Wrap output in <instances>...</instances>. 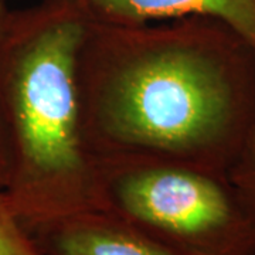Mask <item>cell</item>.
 Segmentation results:
<instances>
[{
    "label": "cell",
    "mask_w": 255,
    "mask_h": 255,
    "mask_svg": "<svg viewBox=\"0 0 255 255\" xmlns=\"http://www.w3.org/2000/svg\"><path fill=\"white\" fill-rule=\"evenodd\" d=\"M44 255H180L105 209H87L26 228Z\"/></svg>",
    "instance_id": "obj_4"
},
{
    "label": "cell",
    "mask_w": 255,
    "mask_h": 255,
    "mask_svg": "<svg viewBox=\"0 0 255 255\" xmlns=\"http://www.w3.org/2000/svg\"><path fill=\"white\" fill-rule=\"evenodd\" d=\"M0 255H44L18 219L4 190H0Z\"/></svg>",
    "instance_id": "obj_6"
},
{
    "label": "cell",
    "mask_w": 255,
    "mask_h": 255,
    "mask_svg": "<svg viewBox=\"0 0 255 255\" xmlns=\"http://www.w3.org/2000/svg\"><path fill=\"white\" fill-rule=\"evenodd\" d=\"M11 176V149L9 132L0 101V190H6Z\"/></svg>",
    "instance_id": "obj_8"
},
{
    "label": "cell",
    "mask_w": 255,
    "mask_h": 255,
    "mask_svg": "<svg viewBox=\"0 0 255 255\" xmlns=\"http://www.w3.org/2000/svg\"><path fill=\"white\" fill-rule=\"evenodd\" d=\"M228 176L255 220V122Z\"/></svg>",
    "instance_id": "obj_7"
},
{
    "label": "cell",
    "mask_w": 255,
    "mask_h": 255,
    "mask_svg": "<svg viewBox=\"0 0 255 255\" xmlns=\"http://www.w3.org/2000/svg\"><path fill=\"white\" fill-rule=\"evenodd\" d=\"M87 23L137 26L204 16L220 20L255 47V0H68Z\"/></svg>",
    "instance_id": "obj_5"
},
{
    "label": "cell",
    "mask_w": 255,
    "mask_h": 255,
    "mask_svg": "<svg viewBox=\"0 0 255 255\" xmlns=\"http://www.w3.org/2000/svg\"><path fill=\"white\" fill-rule=\"evenodd\" d=\"M98 207L180 255H255V220L227 172L152 160L94 162Z\"/></svg>",
    "instance_id": "obj_3"
},
{
    "label": "cell",
    "mask_w": 255,
    "mask_h": 255,
    "mask_svg": "<svg viewBox=\"0 0 255 255\" xmlns=\"http://www.w3.org/2000/svg\"><path fill=\"white\" fill-rule=\"evenodd\" d=\"M78 91L92 162L152 160L228 173L255 122V47L204 16L87 23Z\"/></svg>",
    "instance_id": "obj_1"
},
{
    "label": "cell",
    "mask_w": 255,
    "mask_h": 255,
    "mask_svg": "<svg viewBox=\"0 0 255 255\" xmlns=\"http://www.w3.org/2000/svg\"><path fill=\"white\" fill-rule=\"evenodd\" d=\"M10 10H7V7L4 6L3 0H0V37H1V33L4 30V26L7 23V18H9Z\"/></svg>",
    "instance_id": "obj_9"
},
{
    "label": "cell",
    "mask_w": 255,
    "mask_h": 255,
    "mask_svg": "<svg viewBox=\"0 0 255 255\" xmlns=\"http://www.w3.org/2000/svg\"><path fill=\"white\" fill-rule=\"evenodd\" d=\"M87 21L68 0L10 11L0 37V101L9 132L6 193L27 228L98 207L81 130L78 53Z\"/></svg>",
    "instance_id": "obj_2"
}]
</instances>
